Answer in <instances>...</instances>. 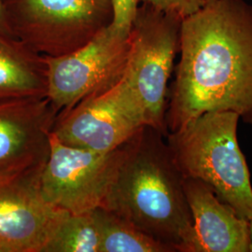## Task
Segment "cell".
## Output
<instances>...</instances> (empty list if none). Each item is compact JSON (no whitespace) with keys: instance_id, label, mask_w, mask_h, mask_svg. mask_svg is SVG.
I'll use <instances>...</instances> for the list:
<instances>
[{"instance_id":"e0dca14e","label":"cell","mask_w":252,"mask_h":252,"mask_svg":"<svg viewBox=\"0 0 252 252\" xmlns=\"http://www.w3.org/2000/svg\"><path fill=\"white\" fill-rule=\"evenodd\" d=\"M0 32H3V33H6V34H9L12 36L9 27H8V24H7L6 16H5L3 0H0Z\"/></svg>"},{"instance_id":"d6986e66","label":"cell","mask_w":252,"mask_h":252,"mask_svg":"<svg viewBox=\"0 0 252 252\" xmlns=\"http://www.w3.org/2000/svg\"><path fill=\"white\" fill-rule=\"evenodd\" d=\"M206 1H210V0H206Z\"/></svg>"},{"instance_id":"6da1fadb","label":"cell","mask_w":252,"mask_h":252,"mask_svg":"<svg viewBox=\"0 0 252 252\" xmlns=\"http://www.w3.org/2000/svg\"><path fill=\"white\" fill-rule=\"evenodd\" d=\"M166 126L178 131L204 113L232 111L252 126V5L210 0L183 19Z\"/></svg>"},{"instance_id":"ba28073f","label":"cell","mask_w":252,"mask_h":252,"mask_svg":"<svg viewBox=\"0 0 252 252\" xmlns=\"http://www.w3.org/2000/svg\"><path fill=\"white\" fill-rule=\"evenodd\" d=\"M145 124L125 77L111 89L58 113L52 134L63 144L108 153L127 142Z\"/></svg>"},{"instance_id":"3957f363","label":"cell","mask_w":252,"mask_h":252,"mask_svg":"<svg viewBox=\"0 0 252 252\" xmlns=\"http://www.w3.org/2000/svg\"><path fill=\"white\" fill-rule=\"evenodd\" d=\"M232 111L201 115L165 137L184 178L201 180L244 219L252 220V185Z\"/></svg>"},{"instance_id":"7c38bea8","label":"cell","mask_w":252,"mask_h":252,"mask_svg":"<svg viewBox=\"0 0 252 252\" xmlns=\"http://www.w3.org/2000/svg\"><path fill=\"white\" fill-rule=\"evenodd\" d=\"M47 92L44 56L0 32V100L47 97Z\"/></svg>"},{"instance_id":"30bf717a","label":"cell","mask_w":252,"mask_h":252,"mask_svg":"<svg viewBox=\"0 0 252 252\" xmlns=\"http://www.w3.org/2000/svg\"><path fill=\"white\" fill-rule=\"evenodd\" d=\"M57 115L48 97L0 100V173L45 163Z\"/></svg>"},{"instance_id":"7a4b0ae2","label":"cell","mask_w":252,"mask_h":252,"mask_svg":"<svg viewBox=\"0 0 252 252\" xmlns=\"http://www.w3.org/2000/svg\"><path fill=\"white\" fill-rule=\"evenodd\" d=\"M173 252H194L193 220L184 177L165 136L143 126L124 145V156L102 207Z\"/></svg>"},{"instance_id":"ac0fdd59","label":"cell","mask_w":252,"mask_h":252,"mask_svg":"<svg viewBox=\"0 0 252 252\" xmlns=\"http://www.w3.org/2000/svg\"><path fill=\"white\" fill-rule=\"evenodd\" d=\"M250 225V239H251V252H252V220L249 221Z\"/></svg>"},{"instance_id":"4fadbf2b","label":"cell","mask_w":252,"mask_h":252,"mask_svg":"<svg viewBox=\"0 0 252 252\" xmlns=\"http://www.w3.org/2000/svg\"><path fill=\"white\" fill-rule=\"evenodd\" d=\"M94 214L99 226L100 252H173L108 209L97 207Z\"/></svg>"},{"instance_id":"9c48e42d","label":"cell","mask_w":252,"mask_h":252,"mask_svg":"<svg viewBox=\"0 0 252 252\" xmlns=\"http://www.w3.org/2000/svg\"><path fill=\"white\" fill-rule=\"evenodd\" d=\"M44 164L0 173V252H42L67 212L50 204L40 188Z\"/></svg>"},{"instance_id":"9a60e30c","label":"cell","mask_w":252,"mask_h":252,"mask_svg":"<svg viewBox=\"0 0 252 252\" xmlns=\"http://www.w3.org/2000/svg\"><path fill=\"white\" fill-rule=\"evenodd\" d=\"M206 2V0H139V4L175 14L182 20L198 11L205 6Z\"/></svg>"},{"instance_id":"2e32d148","label":"cell","mask_w":252,"mask_h":252,"mask_svg":"<svg viewBox=\"0 0 252 252\" xmlns=\"http://www.w3.org/2000/svg\"><path fill=\"white\" fill-rule=\"evenodd\" d=\"M113 20L110 27L118 32L130 35L135 14L139 7V0H111Z\"/></svg>"},{"instance_id":"277c9868","label":"cell","mask_w":252,"mask_h":252,"mask_svg":"<svg viewBox=\"0 0 252 252\" xmlns=\"http://www.w3.org/2000/svg\"><path fill=\"white\" fill-rule=\"evenodd\" d=\"M182 19L140 4L130 32L125 79L141 108L145 124L168 135V82L180 54Z\"/></svg>"},{"instance_id":"5b68a950","label":"cell","mask_w":252,"mask_h":252,"mask_svg":"<svg viewBox=\"0 0 252 252\" xmlns=\"http://www.w3.org/2000/svg\"><path fill=\"white\" fill-rule=\"evenodd\" d=\"M12 36L57 57L87 44L112 23L111 0H3Z\"/></svg>"},{"instance_id":"5bb4252c","label":"cell","mask_w":252,"mask_h":252,"mask_svg":"<svg viewBox=\"0 0 252 252\" xmlns=\"http://www.w3.org/2000/svg\"><path fill=\"white\" fill-rule=\"evenodd\" d=\"M42 252H100L99 226L94 209L67 214Z\"/></svg>"},{"instance_id":"52a82bcc","label":"cell","mask_w":252,"mask_h":252,"mask_svg":"<svg viewBox=\"0 0 252 252\" xmlns=\"http://www.w3.org/2000/svg\"><path fill=\"white\" fill-rule=\"evenodd\" d=\"M124 145L97 153L63 144L51 134L50 152L40 174L44 198L69 214L102 207L122 162Z\"/></svg>"},{"instance_id":"8992f818","label":"cell","mask_w":252,"mask_h":252,"mask_svg":"<svg viewBox=\"0 0 252 252\" xmlns=\"http://www.w3.org/2000/svg\"><path fill=\"white\" fill-rule=\"evenodd\" d=\"M130 35L110 27L70 54L44 56L47 97L59 112L114 87L126 74Z\"/></svg>"},{"instance_id":"8fae6325","label":"cell","mask_w":252,"mask_h":252,"mask_svg":"<svg viewBox=\"0 0 252 252\" xmlns=\"http://www.w3.org/2000/svg\"><path fill=\"white\" fill-rule=\"evenodd\" d=\"M184 189L193 220L194 252H251L250 220L201 180L184 178Z\"/></svg>"}]
</instances>
